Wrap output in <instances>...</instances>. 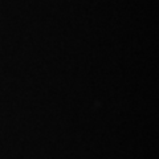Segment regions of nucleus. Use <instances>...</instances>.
Segmentation results:
<instances>
[]
</instances>
